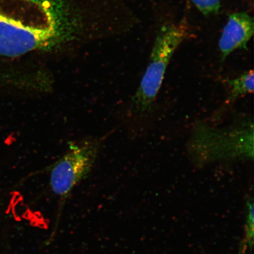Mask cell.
Here are the masks:
<instances>
[{
  "label": "cell",
  "mask_w": 254,
  "mask_h": 254,
  "mask_svg": "<svg viewBox=\"0 0 254 254\" xmlns=\"http://www.w3.org/2000/svg\"><path fill=\"white\" fill-rule=\"evenodd\" d=\"M187 150L196 166L220 161L254 160V125L244 120L223 128L198 122L195 124Z\"/></svg>",
  "instance_id": "1"
},
{
  "label": "cell",
  "mask_w": 254,
  "mask_h": 254,
  "mask_svg": "<svg viewBox=\"0 0 254 254\" xmlns=\"http://www.w3.org/2000/svg\"><path fill=\"white\" fill-rule=\"evenodd\" d=\"M188 34L189 26L185 20L161 27L152 48L150 62L132 98V109L135 114L143 116L150 112L170 60Z\"/></svg>",
  "instance_id": "2"
},
{
  "label": "cell",
  "mask_w": 254,
  "mask_h": 254,
  "mask_svg": "<svg viewBox=\"0 0 254 254\" xmlns=\"http://www.w3.org/2000/svg\"><path fill=\"white\" fill-rule=\"evenodd\" d=\"M101 147L99 140L69 143L66 153L57 162L50 174L53 191L65 198L85 179L93 168Z\"/></svg>",
  "instance_id": "3"
},
{
  "label": "cell",
  "mask_w": 254,
  "mask_h": 254,
  "mask_svg": "<svg viewBox=\"0 0 254 254\" xmlns=\"http://www.w3.org/2000/svg\"><path fill=\"white\" fill-rule=\"evenodd\" d=\"M254 19L245 12H236L230 15L219 40V49L222 62L238 49H246L247 43L253 36Z\"/></svg>",
  "instance_id": "4"
},
{
  "label": "cell",
  "mask_w": 254,
  "mask_h": 254,
  "mask_svg": "<svg viewBox=\"0 0 254 254\" xmlns=\"http://www.w3.org/2000/svg\"><path fill=\"white\" fill-rule=\"evenodd\" d=\"M254 73L253 69L243 73L240 77L227 79L230 93L224 103V108L231 106L239 98L254 93Z\"/></svg>",
  "instance_id": "5"
},
{
  "label": "cell",
  "mask_w": 254,
  "mask_h": 254,
  "mask_svg": "<svg viewBox=\"0 0 254 254\" xmlns=\"http://www.w3.org/2000/svg\"><path fill=\"white\" fill-rule=\"evenodd\" d=\"M203 14L217 13L221 7L220 0H190Z\"/></svg>",
  "instance_id": "6"
}]
</instances>
